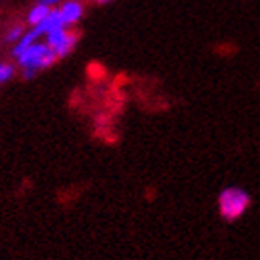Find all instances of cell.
<instances>
[{
    "label": "cell",
    "mask_w": 260,
    "mask_h": 260,
    "mask_svg": "<svg viewBox=\"0 0 260 260\" xmlns=\"http://www.w3.org/2000/svg\"><path fill=\"white\" fill-rule=\"evenodd\" d=\"M13 60H15L17 67L21 69L22 78H34L38 73L52 67L58 61V56L54 54V50L50 49L49 45L39 39L36 43L28 45L24 50H21Z\"/></svg>",
    "instance_id": "1"
},
{
    "label": "cell",
    "mask_w": 260,
    "mask_h": 260,
    "mask_svg": "<svg viewBox=\"0 0 260 260\" xmlns=\"http://www.w3.org/2000/svg\"><path fill=\"white\" fill-rule=\"evenodd\" d=\"M249 206V195L238 188H229L219 195V214L227 221H234L245 214Z\"/></svg>",
    "instance_id": "2"
},
{
    "label": "cell",
    "mask_w": 260,
    "mask_h": 260,
    "mask_svg": "<svg viewBox=\"0 0 260 260\" xmlns=\"http://www.w3.org/2000/svg\"><path fill=\"white\" fill-rule=\"evenodd\" d=\"M78 39H80V34L76 32V30L61 26V28H56V30L47 34V36H45V43L54 50V54L58 56V60H60V58L69 56L71 52L75 50Z\"/></svg>",
    "instance_id": "3"
},
{
    "label": "cell",
    "mask_w": 260,
    "mask_h": 260,
    "mask_svg": "<svg viewBox=\"0 0 260 260\" xmlns=\"http://www.w3.org/2000/svg\"><path fill=\"white\" fill-rule=\"evenodd\" d=\"M58 11H60L61 21H63L65 26L73 28L84 17V4H82L80 0H63L58 6Z\"/></svg>",
    "instance_id": "4"
},
{
    "label": "cell",
    "mask_w": 260,
    "mask_h": 260,
    "mask_svg": "<svg viewBox=\"0 0 260 260\" xmlns=\"http://www.w3.org/2000/svg\"><path fill=\"white\" fill-rule=\"evenodd\" d=\"M49 11H50V6L41 4V2L34 4L32 8H30V11L26 13V24L30 28H32V26H38L39 22H41L45 19V17L49 15Z\"/></svg>",
    "instance_id": "5"
},
{
    "label": "cell",
    "mask_w": 260,
    "mask_h": 260,
    "mask_svg": "<svg viewBox=\"0 0 260 260\" xmlns=\"http://www.w3.org/2000/svg\"><path fill=\"white\" fill-rule=\"evenodd\" d=\"M26 32V28H24V24H21V22H15V24H11L8 30H6L4 34V41L10 45H15L19 39L22 38V34Z\"/></svg>",
    "instance_id": "6"
},
{
    "label": "cell",
    "mask_w": 260,
    "mask_h": 260,
    "mask_svg": "<svg viewBox=\"0 0 260 260\" xmlns=\"http://www.w3.org/2000/svg\"><path fill=\"white\" fill-rule=\"evenodd\" d=\"M15 75H17V67L11 61H0V86L13 80Z\"/></svg>",
    "instance_id": "7"
},
{
    "label": "cell",
    "mask_w": 260,
    "mask_h": 260,
    "mask_svg": "<svg viewBox=\"0 0 260 260\" xmlns=\"http://www.w3.org/2000/svg\"><path fill=\"white\" fill-rule=\"evenodd\" d=\"M38 2H41V4H47L50 6V8H56V6H60L63 0H38Z\"/></svg>",
    "instance_id": "8"
},
{
    "label": "cell",
    "mask_w": 260,
    "mask_h": 260,
    "mask_svg": "<svg viewBox=\"0 0 260 260\" xmlns=\"http://www.w3.org/2000/svg\"><path fill=\"white\" fill-rule=\"evenodd\" d=\"M97 2H101V4H106V2H110V0H97Z\"/></svg>",
    "instance_id": "9"
},
{
    "label": "cell",
    "mask_w": 260,
    "mask_h": 260,
    "mask_svg": "<svg viewBox=\"0 0 260 260\" xmlns=\"http://www.w3.org/2000/svg\"><path fill=\"white\" fill-rule=\"evenodd\" d=\"M80 2H91V0H80Z\"/></svg>",
    "instance_id": "10"
}]
</instances>
